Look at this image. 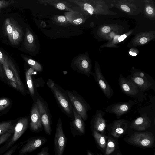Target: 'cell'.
Returning <instances> with one entry per match:
<instances>
[{
  "mask_svg": "<svg viewBox=\"0 0 155 155\" xmlns=\"http://www.w3.org/2000/svg\"><path fill=\"white\" fill-rule=\"evenodd\" d=\"M115 148V143L112 139L109 138L105 151V155H109L113 152Z\"/></svg>",
  "mask_w": 155,
  "mask_h": 155,
  "instance_id": "obj_29",
  "label": "cell"
},
{
  "mask_svg": "<svg viewBox=\"0 0 155 155\" xmlns=\"http://www.w3.org/2000/svg\"><path fill=\"white\" fill-rule=\"evenodd\" d=\"M2 66L8 79L11 80L16 83L12 71L9 67L5 65H2Z\"/></svg>",
  "mask_w": 155,
  "mask_h": 155,
  "instance_id": "obj_32",
  "label": "cell"
},
{
  "mask_svg": "<svg viewBox=\"0 0 155 155\" xmlns=\"http://www.w3.org/2000/svg\"><path fill=\"white\" fill-rule=\"evenodd\" d=\"M73 70L90 78L93 72L90 61L86 57L79 55L74 58L71 64Z\"/></svg>",
  "mask_w": 155,
  "mask_h": 155,
  "instance_id": "obj_7",
  "label": "cell"
},
{
  "mask_svg": "<svg viewBox=\"0 0 155 155\" xmlns=\"http://www.w3.org/2000/svg\"><path fill=\"white\" fill-rule=\"evenodd\" d=\"M127 37V35L125 34H123L121 35L118 38V41L120 42L123 41Z\"/></svg>",
  "mask_w": 155,
  "mask_h": 155,
  "instance_id": "obj_43",
  "label": "cell"
},
{
  "mask_svg": "<svg viewBox=\"0 0 155 155\" xmlns=\"http://www.w3.org/2000/svg\"><path fill=\"white\" fill-rule=\"evenodd\" d=\"M47 84L54 94L61 111L72 120H73V107L66 91L51 79L48 80Z\"/></svg>",
  "mask_w": 155,
  "mask_h": 155,
  "instance_id": "obj_1",
  "label": "cell"
},
{
  "mask_svg": "<svg viewBox=\"0 0 155 155\" xmlns=\"http://www.w3.org/2000/svg\"><path fill=\"white\" fill-rule=\"evenodd\" d=\"M48 150L49 149L48 146L44 147L36 155H50Z\"/></svg>",
  "mask_w": 155,
  "mask_h": 155,
  "instance_id": "obj_36",
  "label": "cell"
},
{
  "mask_svg": "<svg viewBox=\"0 0 155 155\" xmlns=\"http://www.w3.org/2000/svg\"><path fill=\"white\" fill-rule=\"evenodd\" d=\"M17 2L14 0H0V10L1 9L5 8L12 4Z\"/></svg>",
  "mask_w": 155,
  "mask_h": 155,
  "instance_id": "obj_35",
  "label": "cell"
},
{
  "mask_svg": "<svg viewBox=\"0 0 155 155\" xmlns=\"http://www.w3.org/2000/svg\"></svg>",
  "mask_w": 155,
  "mask_h": 155,
  "instance_id": "obj_48",
  "label": "cell"
},
{
  "mask_svg": "<svg viewBox=\"0 0 155 155\" xmlns=\"http://www.w3.org/2000/svg\"><path fill=\"white\" fill-rule=\"evenodd\" d=\"M121 8L125 12H129L130 11V8L126 5H121Z\"/></svg>",
  "mask_w": 155,
  "mask_h": 155,
  "instance_id": "obj_40",
  "label": "cell"
},
{
  "mask_svg": "<svg viewBox=\"0 0 155 155\" xmlns=\"http://www.w3.org/2000/svg\"><path fill=\"white\" fill-rule=\"evenodd\" d=\"M29 124L27 117H21L15 125L13 134L5 144L0 147V155H2L12 147L26 130Z\"/></svg>",
  "mask_w": 155,
  "mask_h": 155,
  "instance_id": "obj_4",
  "label": "cell"
},
{
  "mask_svg": "<svg viewBox=\"0 0 155 155\" xmlns=\"http://www.w3.org/2000/svg\"><path fill=\"white\" fill-rule=\"evenodd\" d=\"M24 45L25 48L28 51H35L36 46L34 36L30 30L26 28L24 41Z\"/></svg>",
  "mask_w": 155,
  "mask_h": 155,
  "instance_id": "obj_22",
  "label": "cell"
},
{
  "mask_svg": "<svg viewBox=\"0 0 155 155\" xmlns=\"http://www.w3.org/2000/svg\"><path fill=\"white\" fill-rule=\"evenodd\" d=\"M65 15L68 22L73 25H80L84 21L81 14L78 12H68L65 13Z\"/></svg>",
  "mask_w": 155,
  "mask_h": 155,
  "instance_id": "obj_23",
  "label": "cell"
},
{
  "mask_svg": "<svg viewBox=\"0 0 155 155\" xmlns=\"http://www.w3.org/2000/svg\"><path fill=\"white\" fill-rule=\"evenodd\" d=\"M129 54L130 55L133 56H136L137 55V54L136 53H133L131 51H130L129 52Z\"/></svg>",
  "mask_w": 155,
  "mask_h": 155,
  "instance_id": "obj_44",
  "label": "cell"
},
{
  "mask_svg": "<svg viewBox=\"0 0 155 155\" xmlns=\"http://www.w3.org/2000/svg\"><path fill=\"white\" fill-rule=\"evenodd\" d=\"M2 113H0V116H2Z\"/></svg>",
  "mask_w": 155,
  "mask_h": 155,
  "instance_id": "obj_46",
  "label": "cell"
},
{
  "mask_svg": "<svg viewBox=\"0 0 155 155\" xmlns=\"http://www.w3.org/2000/svg\"><path fill=\"white\" fill-rule=\"evenodd\" d=\"M35 71L33 69L30 68L25 72V78L27 87L34 102L39 96L35 86V78L32 76Z\"/></svg>",
  "mask_w": 155,
  "mask_h": 155,
  "instance_id": "obj_16",
  "label": "cell"
},
{
  "mask_svg": "<svg viewBox=\"0 0 155 155\" xmlns=\"http://www.w3.org/2000/svg\"><path fill=\"white\" fill-rule=\"evenodd\" d=\"M131 73L127 78L131 80L141 91L150 89L155 90V81L149 75L140 71H132Z\"/></svg>",
  "mask_w": 155,
  "mask_h": 155,
  "instance_id": "obj_3",
  "label": "cell"
},
{
  "mask_svg": "<svg viewBox=\"0 0 155 155\" xmlns=\"http://www.w3.org/2000/svg\"><path fill=\"white\" fill-rule=\"evenodd\" d=\"M8 83L11 86L17 90V85L16 83L15 82L8 79Z\"/></svg>",
  "mask_w": 155,
  "mask_h": 155,
  "instance_id": "obj_38",
  "label": "cell"
},
{
  "mask_svg": "<svg viewBox=\"0 0 155 155\" xmlns=\"http://www.w3.org/2000/svg\"><path fill=\"white\" fill-rule=\"evenodd\" d=\"M14 120H9L0 123V136L9 132L14 131L16 125Z\"/></svg>",
  "mask_w": 155,
  "mask_h": 155,
  "instance_id": "obj_24",
  "label": "cell"
},
{
  "mask_svg": "<svg viewBox=\"0 0 155 155\" xmlns=\"http://www.w3.org/2000/svg\"><path fill=\"white\" fill-rule=\"evenodd\" d=\"M11 104L10 99L7 98L0 99V111H2L8 107Z\"/></svg>",
  "mask_w": 155,
  "mask_h": 155,
  "instance_id": "obj_30",
  "label": "cell"
},
{
  "mask_svg": "<svg viewBox=\"0 0 155 155\" xmlns=\"http://www.w3.org/2000/svg\"><path fill=\"white\" fill-rule=\"evenodd\" d=\"M129 121L124 119L114 121L111 125V134L118 137L124 133L128 128Z\"/></svg>",
  "mask_w": 155,
  "mask_h": 155,
  "instance_id": "obj_17",
  "label": "cell"
},
{
  "mask_svg": "<svg viewBox=\"0 0 155 155\" xmlns=\"http://www.w3.org/2000/svg\"><path fill=\"white\" fill-rule=\"evenodd\" d=\"M117 155H120V154H119L118 153L117 154Z\"/></svg>",
  "mask_w": 155,
  "mask_h": 155,
  "instance_id": "obj_47",
  "label": "cell"
},
{
  "mask_svg": "<svg viewBox=\"0 0 155 155\" xmlns=\"http://www.w3.org/2000/svg\"><path fill=\"white\" fill-rule=\"evenodd\" d=\"M39 2L41 4H48L53 6L60 10H65L70 12H76L71 8V6L66 1L62 0H39Z\"/></svg>",
  "mask_w": 155,
  "mask_h": 155,
  "instance_id": "obj_19",
  "label": "cell"
},
{
  "mask_svg": "<svg viewBox=\"0 0 155 155\" xmlns=\"http://www.w3.org/2000/svg\"><path fill=\"white\" fill-rule=\"evenodd\" d=\"M147 12L149 14H151L153 12V8L150 6H148L146 8Z\"/></svg>",
  "mask_w": 155,
  "mask_h": 155,
  "instance_id": "obj_41",
  "label": "cell"
},
{
  "mask_svg": "<svg viewBox=\"0 0 155 155\" xmlns=\"http://www.w3.org/2000/svg\"><path fill=\"white\" fill-rule=\"evenodd\" d=\"M34 102L38 106L44 130L47 134L50 135L52 132V117L48 104L39 95Z\"/></svg>",
  "mask_w": 155,
  "mask_h": 155,
  "instance_id": "obj_5",
  "label": "cell"
},
{
  "mask_svg": "<svg viewBox=\"0 0 155 155\" xmlns=\"http://www.w3.org/2000/svg\"><path fill=\"white\" fill-rule=\"evenodd\" d=\"M53 20L56 23L62 25L69 23L65 16L63 15L55 16L53 17Z\"/></svg>",
  "mask_w": 155,
  "mask_h": 155,
  "instance_id": "obj_28",
  "label": "cell"
},
{
  "mask_svg": "<svg viewBox=\"0 0 155 155\" xmlns=\"http://www.w3.org/2000/svg\"><path fill=\"white\" fill-rule=\"evenodd\" d=\"M14 132H9L0 136V145L5 143L11 137Z\"/></svg>",
  "mask_w": 155,
  "mask_h": 155,
  "instance_id": "obj_34",
  "label": "cell"
},
{
  "mask_svg": "<svg viewBox=\"0 0 155 155\" xmlns=\"http://www.w3.org/2000/svg\"><path fill=\"white\" fill-rule=\"evenodd\" d=\"M151 121L146 114H144L134 120L130 127L138 131H144L151 126Z\"/></svg>",
  "mask_w": 155,
  "mask_h": 155,
  "instance_id": "obj_18",
  "label": "cell"
},
{
  "mask_svg": "<svg viewBox=\"0 0 155 155\" xmlns=\"http://www.w3.org/2000/svg\"><path fill=\"white\" fill-rule=\"evenodd\" d=\"M4 29L5 34L8 36L10 42L12 44L13 29L11 18H8L5 20L4 24Z\"/></svg>",
  "mask_w": 155,
  "mask_h": 155,
  "instance_id": "obj_27",
  "label": "cell"
},
{
  "mask_svg": "<svg viewBox=\"0 0 155 155\" xmlns=\"http://www.w3.org/2000/svg\"><path fill=\"white\" fill-rule=\"evenodd\" d=\"M10 58L0 50V63L2 65L9 67Z\"/></svg>",
  "mask_w": 155,
  "mask_h": 155,
  "instance_id": "obj_33",
  "label": "cell"
},
{
  "mask_svg": "<svg viewBox=\"0 0 155 155\" xmlns=\"http://www.w3.org/2000/svg\"><path fill=\"white\" fill-rule=\"evenodd\" d=\"M111 30L110 27L108 26H105L102 27V31L104 33H107L110 32Z\"/></svg>",
  "mask_w": 155,
  "mask_h": 155,
  "instance_id": "obj_37",
  "label": "cell"
},
{
  "mask_svg": "<svg viewBox=\"0 0 155 155\" xmlns=\"http://www.w3.org/2000/svg\"><path fill=\"white\" fill-rule=\"evenodd\" d=\"M94 136L99 145L103 150H105L107 142L105 138L98 132L93 130Z\"/></svg>",
  "mask_w": 155,
  "mask_h": 155,
  "instance_id": "obj_26",
  "label": "cell"
},
{
  "mask_svg": "<svg viewBox=\"0 0 155 155\" xmlns=\"http://www.w3.org/2000/svg\"><path fill=\"white\" fill-rule=\"evenodd\" d=\"M93 76L105 96L110 99L114 94L113 90L103 75L99 67L96 65Z\"/></svg>",
  "mask_w": 155,
  "mask_h": 155,
  "instance_id": "obj_11",
  "label": "cell"
},
{
  "mask_svg": "<svg viewBox=\"0 0 155 155\" xmlns=\"http://www.w3.org/2000/svg\"><path fill=\"white\" fill-rule=\"evenodd\" d=\"M154 141L153 135L149 132H135L128 140V142L131 144L143 147L152 146Z\"/></svg>",
  "mask_w": 155,
  "mask_h": 155,
  "instance_id": "obj_8",
  "label": "cell"
},
{
  "mask_svg": "<svg viewBox=\"0 0 155 155\" xmlns=\"http://www.w3.org/2000/svg\"><path fill=\"white\" fill-rule=\"evenodd\" d=\"M67 142V138L63 130L62 120L59 118L54 137V155H63Z\"/></svg>",
  "mask_w": 155,
  "mask_h": 155,
  "instance_id": "obj_6",
  "label": "cell"
},
{
  "mask_svg": "<svg viewBox=\"0 0 155 155\" xmlns=\"http://www.w3.org/2000/svg\"><path fill=\"white\" fill-rule=\"evenodd\" d=\"M24 143V142L17 143L11 147L2 155H12L19 147Z\"/></svg>",
  "mask_w": 155,
  "mask_h": 155,
  "instance_id": "obj_31",
  "label": "cell"
},
{
  "mask_svg": "<svg viewBox=\"0 0 155 155\" xmlns=\"http://www.w3.org/2000/svg\"><path fill=\"white\" fill-rule=\"evenodd\" d=\"M9 67L12 71L16 82L17 85V90L23 95H25L27 93V91L21 81L16 68L10 59L9 61Z\"/></svg>",
  "mask_w": 155,
  "mask_h": 155,
  "instance_id": "obj_20",
  "label": "cell"
},
{
  "mask_svg": "<svg viewBox=\"0 0 155 155\" xmlns=\"http://www.w3.org/2000/svg\"><path fill=\"white\" fill-rule=\"evenodd\" d=\"M135 104L136 102L131 100L114 103L108 105L105 111L114 114L117 119H119L121 116L127 113Z\"/></svg>",
  "mask_w": 155,
  "mask_h": 155,
  "instance_id": "obj_9",
  "label": "cell"
},
{
  "mask_svg": "<svg viewBox=\"0 0 155 155\" xmlns=\"http://www.w3.org/2000/svg\"><path fill=\"white\" fill-rule=\"evenodd\" d=\"M2 65L0 63V78L2 79H5V76L3 71V69H2Z\"/></svg>",
  "mask_w": 155,
  "mask_h": 155,
  "instance_id": "obj_39",
  "label": "cell"
},
{
  "mask_svg": "<svg viewBox=\"0 0 155 155\" xmlns=\"http://www.w3.org/2000/svg\"><path fill=\"white\" fill-rule=\"evenodd\" d=\"M70 101L76 112L84 121L88 118V112L91 109L89 104L74 90H65Z\"/></svg>",
  "mask_w": 155,
  "mask_h": 155,
  "instance_id": "obj_2",
  "label": "cell"
},
{
  "mask_svg": "<svg viewBox=\"0 0 155 155\" xmlns=\"http://www.w3.org/2000/svg\"><path fill=\"white\" fill-rule=\"evenodd\" d=\"M87 155H93L92 154V153H91V152L89 150L87 151Z\"/></svg>",
  "mask_w": 155,
  "mask_h": 155,
  "instance_id": "obj_45",
  "label": "cell"
},
{
  "mask_svg": "<svg viewBox=\"0 0 155 155\" xmlns=\"http://www.w3.org/2000/svg\"><path fill=\"white\" fill-rule=\"evenodd\" d=\"M47 141L46 138L42 136L30 138L24 142L25 144L19 150L17 155H25L31 153L41 147Z\"/></svg>",
  "mask_w": 155,
  "mask_h": 155,
  "instance_id": "obj_10",
  "label": "cell"
},
{
  "mask_svg": "<svg viewBox=\"0 0 155 155\" xmlns=\"http://www.w3.org/2000/svg\"><path fill=\"white\" fill-rule=\"evenodd\" d=\"M12 26V44H18L21 40L23 35L22 31L17 22L13 19L11 18Z\"/></svg>",
  "mask_w": 155,
  "mask_h": 155,
  "instance_id": "obj_21",
  "label": "cell"
},
{
  "mask_svg": "<svg viewBox=\"0 0 155 155\" xmlns=\"http://www.w3.org/2000/svg\"><path fill=\"white\" fill-rule=\"evenodd\" d=\"M118 81L121 91L127 96L136 97L139 93L140 90L138 87L131 80L121 74L119 75Z\"/></svg>",
  "mask_w": 155,
  "mask_h": 155,
  "instance_id": "obj_12",
  "label": "cell"
},
{
  "mask_svg": "<svg viewBox=\"0 0 155 155\" xmlns=\"http://www.w3.org/2000/svg\"><path fill=\"white\" fill-rule=\"evenodd\" d=\"M31 121L30 127L31 130L34 132H37L43 128L41 116L38 106L34 102L30 112Z\"/></svg>",
  "mask_w": 155,
  "mask_h": 155,
  "instance_id": "obj_14",
  "label": "cell"
},
{
  "mask_svg": "<svg viewBox=\"0 0 155 155\" xmlns=\"http://www.w3.org/2000/svg\"><path fill=\"white\" fill-rule=\"evenodd\" d=\"M105 112L101 110H97L93 116L91 121V125L93 130L103 132L106 127L105 120L104 118Z\"/></svg>",
  "mask_w": 155,
  "mask_h": 155,
  "instance_id": "obj_15",
  "label": "cell"
},
{
  "mask_svg": "<svg viewBox=\"0 0 155 155\" xmlns=\"http://www.w3.org/2000/svg\"><path fill=\"white\" fill-rule=\"evenodd\" d=\"M147 41V38L145 37L141 38L140 40V42L141 44L146 43Z\"/></svg>",
  "mask_w": 155,
  "mask_h": 155,
  "instance_id": "obj_42",
  "label": "cell"
},
{
  "mask_svg": "<svg viewBox=\"0 0 155 155\" xmlns=\"http://www.w3.org/2000/svg\"><path fill=\"white\" fill-rule=\"evenodd\" d=\"M74 118L70 122V129L74 137L84 134L85 132V124L81 116L73 108Z\"/></svg>",
  "mask_w": 155,
  "mask_h": 155,
  "instance_id": "obj_13",
  "label": "cell"
},
{
  "mask_svg": "<svg viewBox=\"0 0 155 155\" xmlns=\"http://www.w3.org/2000/svg\"><path fill=\"white\" fill-rule=\"evenodd\" d=\"M23 58L31 68L33 69L35 71L40 73L43 71V66L40 63L33 59L28 58L25 57H24Z\"/></svg>",
  "mask_w": 155,
  "mask_h": 155,
  "instance_id": "obj_25",
  "label": "cell"
}]
</instances>
